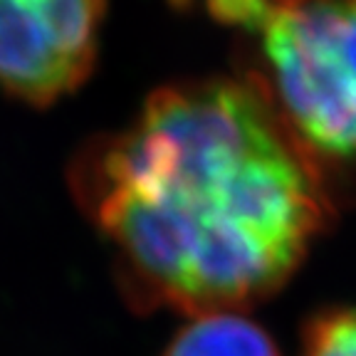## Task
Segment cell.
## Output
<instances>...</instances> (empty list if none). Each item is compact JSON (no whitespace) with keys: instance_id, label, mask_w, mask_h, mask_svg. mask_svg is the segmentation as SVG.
I'll use <instances>...</instances> for the list:
<instances>
[{"instance_id":"6da1fadb","label":"cell","mask_w":356,"mask_h":356,"mask_svg":"<svg viewBox=\"0 0 356 356\" xmlns=\"http://www.w3.org/2000/svg\"><path fill=\"white\" fill-rule=\"evenodd\" d=\"M70 184L117 245L129 300L191 317L277 292L329 220L317 161L260 79L161 87Z\"/></svg>"},{"instance_id":"7a4b0ae2","label":"cell","mask_w":356,"mask_h":356,"mask_svg":"<svg viewBox=\"0 0 356 356\" xmlns=\"http://www.w3.org/2000/svg\"><path fill=\"white\" fill-rule=\"evenodd\" d=\"M260 38L280 117L312 156L356 159V3H216Z\"/></svg>"},{"instance_id":"3957f363","label":"cell","mask_w":356,"mask_h":356,"mask_svg":"<svg viewBox=\"0 0 356 356\" xmlns=\"http://www.w3.org/2000/svg\"><path fill=\"white\" fill-rule=\"evenodd\" d=\"M84 79L65 60L35 0H0V84L35 106H47Z\"/></svg>"},{"instance_id":"277c9868","label":"cell","mask_w":356,"mask_h":356,"mask_svg":"<svg viewBox=\"0 0 356 356\" xmlns=\"http://www.w3.org/2000/svg\"><path fill=\"white\" fill-rule=\"evenodd\" d=\"M163 356H280V351L260 324L238 312H213L186 324Z\"/></svg>"},{"instance_id":"5b68a950","label":"cell","mask_w":356,"mask_h":356,"mask_svg":"<svg viewBox=\"0 0 356 356\" xmlns=\"http://www.w3.org/2000/svg\"><path fill=\"white\" fill-rule=\"evenodd\" d=\"M52 40L82 79L97 60V33L106 6L97 0H35Z\"/></svg>"},{"instance_id":"8992f818","label":"cell","mask_w":356,"mask_h":356,"mask_svg":"<svg viewBox=\"0 0 356 356\" xmlns=\"http://www.w3.org/2000/svg\"><path fill=\"white\" fill-rule=\"evenodd\" d=\"M302 356H356V309H332L312 319Z\"/></svg>"}]
</instances>
